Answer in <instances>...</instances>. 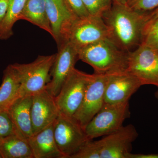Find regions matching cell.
I'll return each mask as SVG.
<instances>
[{"instance_id":"obj_29","label":"cell","mask_w":158,"mask_h":158,"mask_svg":"<svg viewBox=\"0 0 158 158\" xmlns=\"http://www.w3.org/2000/svg\"><path fill=\"white\" fill-rule=\"evenodd\" d=\"M158 18V7L147 14V19L145 26L153 22ZM144 26V27H145Z\"/></svg>"},{"instance_id":"obj_20","label":"cell","mask_w":158,"mask_h":158,"mask_svg":"<svg viewBox=\"0 0 158 158\" xmlns=\"http://www.w3.org/2000/svg\"><path fill=\"white\" fill-rule=\"evenodd\" d=\"M27 0H10L5 18L0 24V40H6L13 35V27L19 20Z\"/></svg>"},{"instance_id":"obj_28","label":"cell","mask_w":158,"mask_h":158,"mask_svg":"<svg viewBox=\"0 0 158 158\" xmlns=\"http://www.w3.org/2000/svg\"><path fill=\"white\" fill-rule=\"evenodd\" d=\"M127 158H158V153L151 154H133L130 153Z\"/></svg>"},{"instance_id":"obj_7","label":"cell","mask_w":158,"mask_h":158,"mask_svg":"<svg viewBox=\"0 0 158 158\" xmlns=\"http://www.w3.org/2000/svg\"><path fill=\"white\" fill-rule=\"evenodd\" d=\"M54 137L63 158H71L89 141L85 129L73 117L60 113L55 122Z\"/></svg>"},{"instance_id":"obj_23","label":"cell","mask_w":158,"mask_h":158,"mask_svg":"<svg viewBox=\"0 0 158 158\" xmlns=\"http://www.w3.org/2000/svg\"><path fill=\"white\" fill-rule=\"evenodd\" d=\"M141 43L158 49V18L144 27Z\"/></svg>"},{"instance_id":"obj_21","label":"cell","mask_w":158,"mask_h":158,"mask_svg":"<svg viewBox=\"0 0 158 158\" xmlns=\"http://www.w3.org/2000/svg\"><path fill=\"white\" fill-rule=\"evenodd\" d=\"M90 15L102 17L112 7V0H82Z\"/></svg>"},{"instance_id":"obj_16","label":"cell","mask_w":158,"mask_h":158,"mask_svg":"<svg viewBox=\"0 0 158 158\" xmlns=\"http://www.w3.org/2000/svg\"><path fill=\"white\" fill-rule=\"evenodd\" d=\"M55 122L27 139L34 158H63L54 137Z\"/></svg>"},{"instance_id":"obj_10","label":"cell","mask_w":158,"mask_h":158,"mask_svg":"<svg viewBox=\"0 0 158 158\" xmlns=\"http://www.w3.org/2000/svg\"><path fill=\"white\" fill-rule=\"evenodd\" d=\"M58 51L50 71L51 80L46 89L53 96L58 95L78 58V51L69 41L58 46Z\"/></svg>"},{"instance_id":"obj_30","label":"cell","mask_w":158,"mask_h":158,"mask_svg":"<svg viewBox=\"0 0 158 158\" xmlns=\"http://www.w3.org/2000/svg\"><path fill=\"white\" fill-rule=\"evenodd\" d=\"M113 3L115 4L126 5L127 0H112Z\"/></svg>"},{"instance_id":"obj_17","label":"cell","mask_w":158,"mask_h":158,"mask_svg":"<svg viewBox=\"0 0 158 158\" xmlns=\"http://www.w3.org/2000/svg\"><path fill=\"white\" fill-rule=\"evenodd\" d=\"M21 84L17 72L12 64L4 70L0 86V111H6L17 99L20 97Z\"/></svg>"},{"instance_id":"obj_27","label":"cell","mask_w":158,"mask_h":158,"mask_svg":"<svg viewBox=\"0 0 158 158\" xmlns=\"http://www.w3.org/2000/svg\"><path fill=\"white\" fill-rule=\"evenodd\" d=\"M10 2V0H0V24L7 14Z\"/></svg>"},{"instance_id":"obj_3","label":"cell","mask_w":158,"mask_h":158,"mask_svg":"<svg viewBox=\"0 0 158 158\" xmlns=\"http://www.w3.org/2000/svg\"><path fill=\"white\" fill-rule=\"evenodd\" d=\"M56 54L39 56L31 63H14L20 82V97L33 96L46 88L51 80L50 71Z\"/></svg>"},{"instance_id":"obj_15","label":"cell","mask_w":158,"mask_h":158,"mask_svg":"<svg viewBox=\"0 0 158 158\" xmlns=\"http://www.w3.org/2000/svg\"><path fill=\"white\" fill-rule=\"evenodd\" d=\"M32 102V96L21 97L7 111L16 133L26 140L33 135L31 116Z\"/></svg>"},{"instance_id":"obj_8","label":"cell","mask_w":158,"mask_h":158,"mask_svg":"<svg viewBox=\"0 0 158 158\" xmlns=\"http://www.w3.org/2000/svg\"><path fill=\"white\" fill-rule=\"evenodd\" d=\"M127 70L137 77L142 85L158 88V49L141 43L128 53Z\"/></svg>"},{"instance_id":"obj_26","label":"cell","mask_w":158,"mask_h":158,"mask_svg":"<svg viewBox=\"0 0 158 158\" xmlns=\"http://www.w3.org/2000/svg\"><path fill=\"white\" fill-rule=\"evenodd\" d=\"M69 8L75 15L84 17L90 15L85 8L82 0H65Z\"/></svg>"},{"instance_id":"obj_19","label":"cell","mask_w":158,"mask_h":158,"mask_svg":"<svg viewBox=\"0 0 158 158\" xmlns=\"http://www.w3.org/2000/svg\"><path fill=\"white\" fill-rule=\"evenodd\" d=\"M0 154L2 158H34L27 140L16 133L0 138Z\"/></svg>"},{"instance_id":"obj_2","label":"cell","mask_w":158,"mask_h":158,"mask_svg":"<svg viewBox=\"0 0 158 158\" xmlns=\"http://www.w3.org/2000/svg\"><path fill=\"white\" fill-rule=\"evenodd\" d=\"M128 53L106 39L80 49L78 58L91 66L94 73L109 75L127 70Z\"/></svg>"},{"instance_id":"obj_1","label":"cell","mask_w":158,"mask_h":158,"mask_svg":"<svg viewBox=\"0 0 158 158\" xmlns=\"http://www.w3.org/2000/svg\"><path fill=\"white\" fill-rule=\"evenodd\" d=\"M147 13L136 12L126 5L113 3L102 18L110 30V39L119 48L129 52L141 44Z\"/></svg>"},{"instance_id":"obj_11","label":"cell","mask_w":158,"mask_h":158,"mask_svg":"<svg viewBox=\"0 0 158 158\" xmlns=\"http://www.w3.org/2000/svg\"><path fill=\"white\" fill-rule=\"evenodd\" d=\"M138 136L136 128L130 124L98 140L101 158H127L132 144Z\"/></svg>"},{"instance_id":"obj_31","label":"cell","mask_w":158,"mask_h":158,"mask_svg":"<svg viewBox=\"0 0 158 158\" xmlns=\"http://www.w3.org/2000/svg\"><path fill=\"white\" fill-rule=\"evenodd\" d=\"M155 96L158 100V90L155 93Z\"/></svg>"},{"instance_id":"obj_12","label":"cell","mask_w":158,"mask_h":158,"mask_svg":"<svg viewBox=\"0 0 158 158\" xmlns=\"http://www.w3.org/2000/svg\"><path fill=\"white\" fill-rule=\"evenodd\" d=\"M142 86L140 80L127 70L108 75L105 103L129 101L131 97Z\"/></svg>"},{"instance_id":"obj_32","label":"cell","mask_w":158,"mask_h":158,"mask_svg":"<svg viewBox=\"0 0 158 158\" xmlns=\"http://www.w3.org/2000/svg\"><path fill=\"white\" fill-rule=\"evenodd\" d=\"M0 158H2V156H1V154H0Z\"/></svg>"},{"instance_id":"obj_13","label":"cell","mask_w":158,"mask_h":158,"mask_svg":"<svg viewBox=\"0 0 158 158\" xmlns=\"http://www.w3.org/2000/svg\"><path fill=\"white\" fill-rule=\"evenodd\" d=\"M60 113L55 97L46 88L33 95L31 116L33 135L53 123Z\"/></svg>"},{"instance_id":"obj_18","label":"cell","mask_w":158,"mask_h":158,"mask_svg":"<svg viewBox=\"0 0 158 158\" xmlns=\"http://www.w3.org/2000/svg\"><path fill=\"white\" fill-rule=\"evenodd\" d=\"M19 20L28 21L52 36L46 9L45 0H27Z\"/></svg>"},{"instance_id":"obj_5","label":"cell","mask_w":158,"mask_h":158,"mask_svg":"<svg viewBox=\"0 0 158 158\" xmlns=\"http://www.w3.org/2000/svg\"><path fill=\"white\" fill-rule=\"evenodd\" d=\"M129 101L117 104L104 103L85 128L90 140L115 132L130 118Z\"/></svg>"},{"instance_id":"obj_4","label":"cell","mask_w":158,"mask_h":158,"mask_svg":"<svg viewBox=\"0 0 158 158\" xmlns=\"http://www.w3.org/2000/svg\"><path fill=\"white\" fill-rule=\"evenodd\" d=\"M110 37V30L102 18L89 15L74 19L69 25L62 43L69 41L78 51Z\"/></svg>"},{"instance_id":"obj_14","label":"cell","mask_w":158,"mask_h":158,"mask_svg":"<svg viewBox=\"0 0 158 158\" xmlns=\"http://www.w3.org/2000/svg\"><path fill=\"white\" fill-rule=\"evenodd\" d=\"M45 5L52 32V37L59 46L69 24L77 16L71 11L65 0H45Z\"/></svg>"},{"instance_id":"obj_25","label":"cell","mask_w":158,"mask_h":158,"mask_svg":"<svg viewBox=\"0 0 158 158\" xmlns=\"http://www.w3.org/2000/svg\"><path fill=\"white\" fill-rule=\"evenodd\" d=\"M15 133L16 130L8 112L0 111V138Z\"/></svg>"},{"instance_id":"obj_24","label":"cell","mask_w":158,"mask_h":158,"mask_svg":"<svg viewBox=\"0 0 158 158\" xmlns=\"http://www.w3.org/2000/svg\"><path fill=\"white\" fill-rule=\"evenodd\" d=\"M126 5L136 12L147 13L158 8V0H127Z\"/></svg>"},{"instance_id":"obj_22","label":"cell","mask_w":158,"mask_h":158,"mask_svg":"<svg viewBox=\"0 0 158 158\" xmlns=\"http://www.w3.org/2000/svg\"><path fill=\"white\" fill-rule=\"evenodd\" d=\"M101 148L98 140L85 142L71 158H101Z\"/></svg>"},{"instance_id":"obj_9","label":"cell","mask_w":158,"mask_h":158,"mask_svg":"<svg viewBox=\"0 0 158 158\" xmlns=\"http://www.w3.org/2000/svg\"><path fill=\"white\" fill-rule=\"evenodd\" d=\"M108 75L91 74L84 99L73 118L85 128L104 104Z\"/></svg>"},{"instance_id":"obj_6","label":"cell","mask_w":158,"mask_h":158,"mask_svg":"<svg viewBox=\"0 0 158 158\" xmlns=\"http://www.w3.org/2000/svg\"><path fill=\"white\" fill-rule=\"evenodd\" d=\"M91 74L74 68L55 97L60 113L73 117L81 106Z\"/></svg>"}]
</instances>
